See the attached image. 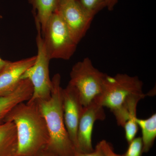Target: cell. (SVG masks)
<instances>
[{"instance_id":"cell-1","label":"cell","mask_w":156,"mask_h":156,"mask_svg":"<svg viewBox=\"0 0 156 156\" xmlns=\"http://www.w3.org/2000/svg\"><path fill=\"white\" fill-rule=\"evenodd\" d=\"M12 122L16 127V156H34L47 148L49 134L46 121L36 102H21L6 116L5 122Z\"/></svg>"},{"instance_id":"cell-2","label":"cell","mask_w":156,"mask_h":156,"mask_svg":"<svg viewBox=\"0 0 156 156\" xmlns=\"http://www.w3.org/2000/svg\"><path fill=\"white\" fill-rule=\"evenodd\" d=\"M51 81L50 98L36 102L49 132V143L46 149L57 156H75L76 151L65 125L60 74H55Z\"/></svg>"},{"instance_id":"cell-3","label":"cell","mask_w":156,"mask_h":156,"mask_svg":"<svg viewBox=\"0 0 156 156\" xmlns=\"http://www.w3.org/2000/svg\"><path fill=\"white\" fill-rule=\"evenodd\" d=\"M142 87V81L136 76L126 74L107 75L102 92L94 101L109 108L118 125L123 127L128 119L129 106L145 97Z\"/></svg>"},{"instance_id":"cell-4","label":"cell","mask_w":156,"mask_h":156,"mask_svg":"<svg viewBox=\"0 0 156 156\" xmlns=\"http://www.w3.org/2000/svg\"><path fill=\"white\" fill-rule=\"evenodd\" d=\"M107 75L94 67L88 57L73 66L69 84L77 91L83 106H87L100 95Z\"/></svg>"},{"instance_id":"cell-5","label":"cell","mask_w":156,"mask_h":156,"mask_svg":"<svg viewBox=\"0 0 156 156\" xmlns=\"http://www.w3.org/2000/svg\"><path fill=\"white\" fill-rule=\"evenodd\" d=\"M41 34L50 60H69L75 53L78 44L72 38L64 21L56 11L50 17Z\"/></svg>"},{"instance_id":"cell-6","label":"cell","mask_w":156,"mask_h":156,"mask_svg":"<svg viewBox=\"0 0 156 156\" xmlns=\"http://www.w3.org/2000/svg\"><path fill=\"white\" fill-rule=\"evenodd\" d=\"M37 34L36 43L37 54L33 65L23 74L20 80H29L33 87V93L27 102H37L50 98L52 90V81L50 79L49 64L50 59L46 53L41 26L36 23Z\"/></svg>"},{"instance_id":"cell-7","label":"cell","mask_w":156,"mask_h":156,"mask_svg":"<svg viewBox=\"0 0 156 156\" xmlns=\"http://www.w3.org/2000/svg\"><path fill=\"white\" fill-rule=\"evenodd\" d=\"M56 11L64 21L72 38L78 44L90 28L94 17L77 0H62Z\"/></svg>"},{"instance_id":"cell-8","label":"cell","mask_w":156,"mask_h":156,"mask_svg":"<svg viewBox=\"0 0 156 156\" xmlns=\"http://www.w3.org/2000/svg\"><path fill=\"white\" fill-rule=\"evenodd\" d=\"M105 118L104 107L95 101L83 107L78 126L77 152L86 153L94 150L92 140L93 126L96 121H103Z\"/></svg>"},{"instance_id":"cell-9","label":"cell","mask_w":156,"mask_h":156,"mask_svg":"<svg viewBox=\"0 0 156 156\" xmlns=\"http://www.w3.org/2000/svg\"><path fill=\"white\" fill-rule=\"evenodd\" d=\"M62 99L65 125L77 152L78 126L83 106L77 91L69 84L62 89Z\"/></svg>"},{"instance_id":"cell-10","label":"cell","mask_w":156,"mask_h":156,"mask_svg":"<svg viewBox=\"0 0 156 156\" xmlns=\"http://www.w3.org/2000/svg\"><path fill=\"white\" fill-rule=\"evenodd\" d=\"M37 56L9 62L0 73V97L9 95L14 91L27 69L33 65Z\"/></svg>"},{"instance_id":"cell-11","label":"cell","mask_w":156,"mask_h":156,"mask_svg":"<svg viewBox=\"0 0 156 156\" xmlns=\"http://www.w3.org/2000/svg\"><path fill=\"white\" fill-rule=\"evenodd\" d=\"M33 87L29 80H21L13 92L0 97V125L14 107L21 102L28 101L33 93Z\"/></svg>"},{"instance_id":"cell-12","label":"cell","mask_w":156,"mask_h":156,"mask_svg":"<svg viewBox=\"0 0 156 156\" xmlns=\"http://www.w3.org/2000/svg\"><path fill=\"white\" fill-rule=\"evenodd\" d=\"M17 136L16 127L12 122L0 125V156H16Z\"/></svg>"},{"instance_id":"cell-13","label":"cell","mask_w":156,"mask_h":156,"mask_svg":"<svg viewBox=\"0 0 156 156\" xmlns=\"http://www.w3.org/2000/svg\"><path fill=\"white\" fill-rule=\"evenodd\" d=\"M62 0H28L33 7L35 22L40 24L41 33L50 17L56 12Z\"/></svg>"},{"instance_id":"cell-14","label":"cell","mask_w":156,"mask_h":156,"mask_svg":"<svg viewBox=\"0 0 156 156\" xmlns=\"http://www.w3.org/2000/svg\"><path fill=\"white\" fill-rule=\"evenodd\" d=\"M136 122L142 131L143 153H147L153 145L156 137V114L145 119L136 118Z\"/></svg>"},{"instance_id":"cell-15","label":"cell","mask_w":156,"mask_h":156,"mask_svg":"<svg viewBox=\"0 0 156 156\" xmlns=\"http://www.w3.org/2000/svg\"><path fill=\"white\" fill-rule=\"evenodd\" d=\"M78 2L93 17L106 8V0H77Z\"/></svg>"},{"instance_id":"cell-16","label":"cell","mask_w":156,"mask_h":156,"mask_svg":"<svg viewBox=\"0 0 156 156\" xmlns=\"http://www.w3.org/2000/svg\"><path fill=\"white\" fill-rule=\"evenodd\" d=\"M129 144L126 152L121 156H142L143 143L141 137H135Z\"/></svg>"},{"instance_id":"cell-17","label":"cell","mask_w":156,"mask_h":156,"mask_svg":"<svg viewBox=\"0 0 156 156\" xmlns=\"http://www.w3.org/2000/svg\"><path fill=\"white\" fill-rule=\"evenodd\" d=\"M98 143L106 156H121L115 152L112 146L105 140H102Z\"/></svg>"},{"instance_id":"cell-18","label":"cell","mask_w":156,"mask_h":156,"mask_svg":"<svg viewBox=\"0 0 156 156\" xmlns=\"http://www.w3.org/2000/svg\"><path fill=\"white\" fill-rule=\"evenodd\" d=\"M75 156H106L99 144H98L95 149L90 153H81L76 152Z\"/></svg>"},{"instance_id":"cell-19","label":"cell","mask_w":156,"mask_h":156,"mask_svg":"<svg viewBox=\"0 0 156 156\" xmlns=\"http://www.w3.org/2000/svg\"><path fill=\"white\" fill-rule=\"evenodd\" d=\"M118 2L119 0H106V8L108 11H113Z\"/></svg>"},{"instance_id":"cell-20","label":"cell","mask_w":156,"mask_h":156,"mask_svg":"<svg viewBox=\"0 0 156 156\" xmlns=\"http://www.w3.org/2000/svg\"><path fill=\"white\" fill-rule=\"evenodd\" d=\"M34 156H57L54 154L53 153L51 152L50 151L48 150L45 149L44 150L42 151L40 153Z\"/></svg>"},{"instance_id":"cell-21","label":"cell","mask_w":156,"mask_h":156,"mask_svg":"<svg viewBox=\"0 0 156 156\" xmlns=\"http://www.w3.org/2000/svg\"><path fill=\"white\" fill-rule=\"evenodd\" d=\"M9 62L10 61L4 60L0 57V73L2 72Z\"/></svg>"},{"instance_id":"cell-22","label":"cell","mask_w":156,"mask_h":156,"mask_svg":"<svg viewBox=\"0 0 156 156\" xmlns=\"http://www.w3.org/2000/svg\"><path fill=\"white\" fill-rule=\"evenodd\" d=\"M2 18H3L2 16V15H1V14H0V19H2Z\"/></svg>"}]
</instances>
